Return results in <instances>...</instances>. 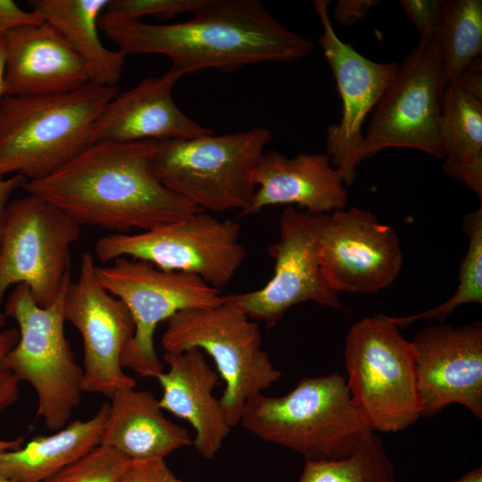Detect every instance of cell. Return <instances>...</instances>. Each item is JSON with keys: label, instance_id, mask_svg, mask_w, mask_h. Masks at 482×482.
I'll return each mask as SVG.
<instances>
[{"label": "cell", "instance_id": "6da1fadb", "mask_svg": "<svg viewBox=\"0 0 482 482\" xmlns=\"http://www.w3.org/2000/svg\"><path fill=\"white\" fill-rule=\"evenodd\" d=\"M157 141L98 142L23 189L58 207L79 226L127 234L199 210L165 187L152 169Z\"/></svg>", "mask_w": 482, "mask_h": 482}, {"label": "cell", "instance_id": "7a4b0ae2", "mask_svg": "<svg viewBox=\"0 0 482 482\" xmlns=\"http://www.w3.org/2000/svg\"><path fill=\"white\" fill-rule=\"evenodd\" d=\"M103 31L126 55L169 57L181 77L205 69L231 72L266 62H293L313 50L311 39L278 22L258 0H204L187 21H135Z\"/></svg>", "mask_w": 482, "mask_h": 482}, {"label": "cell", "instance_id": "3957f363", "mask_svg": "<svg viewBox=\"0 0 482 482\" xmlns=\"http://www.w3.org/2000/svg\"><path fill=\"white\" fill-rule=\"evenodd\" d=\"M117 87L88 82L50 95L0 99V173L28 181L54 174L95 144L93 128Z\"/></svg>", "mask_w": 482, "mask_h": 482}, {"label": "cell", "instance_id": "277c9868", "mask_svg": "<svg viewBox=\"0 0 482 482\" xmlns=\"http://www.w3.org/2000/svg\"><path fill=\"white\" fill-rule=\"evenodd\" d=\"M239 424L305 461L345 457L374 432L353 404L346 378L337 372L303 378L282 396L254 395L246 402Z\"/></svg>", "mask_w": 482, "mask_h": 482}, {"label": "cell", "instance_id": "5b68a950", "mask_svg": "<svg viewBox=\"0 0 482 482\" xmlns=\"http://www.w3.org/2000/svg\"><path fill=\"white\" fill-rule=\"evenodd\" d=\"M271 138L270 129L258 127L157 141L152 169L165 187L199 211L243 213L253 201L254 170Z\"/></svg>", "mask_w": 482, "mask_h": 482}, {"label": "cell", "instance_id": "8992f818", "mask_svg": "<svg viewBox=\"0 0 482 482\" xmlns=\"http://www.w3.org/2000/svg\"><path fill=\"white\" fill-rule=\"evenodd\" d=\"M344 353L352 401L373 431L398 432L421 417L415 349L389 316L355 321Z\"/></svg>", "mask_w": 482, "mask_h": 482}, {"label": "cell", "instance_id": "52a82bcc", "mask_svg": "<svg viewBox=\"0 0 482 482\" xmlns=\"http://www.w3.org/2000/svg\"><path fill=\"white\" fill-rule=\"evenodd\" d=\"M166 322L161 338L165 353L197 348L213 359L225 382L220 402L231 428L239 424L246 402L280 378L262 347L258 323L235 305L187 309Z\"/></svg>", "mask_w": 482, "mask_h": 482}, {"label": "cell", "instance_id": "ba28073f", "mask_svg": "<svg viewBox=\"0 0 482 482\" xmlns=\"http://www.w3.org/2000/svg\"><path fill=\"white\" fill-rule=\"evenodd\" d=\"M66 287L53 304L40 307L29 287L18 284L4 312L17 322L20 333L6 356V366L20 382L33 386L37 396V416L54 431L67 424L84 393L83 369L76 362L64 334Z\"/></svg>", "mask_w": 482, "mask_h": 482}, {"label": "cell", "instance_id": "9c48e42d", "mask_svg": "<svg viewBox=\"0 0 482 482\" xmlns=\"http://www.w3.org/2000/svg\"><path fill=\"white\" fill-rule=\"evenodd\" d=\"M240 232L239 223L198 211L139 233H109L97 240L95 253L104 263L130 257L164 270L195 275L220 290L247 256Z\"/></svg>", "mask_w": 482, "mask_h": 482}, {"label": "cell", "instance_id": "30bf717a", "mask_svg": "<svg viewBox=\"0 0 482 482\" xmlns=\"http://www.w3.org/2000/svg\"><path fill=\"white\" fill-rule=\"evenodd\" d=\"M81 226L46 200L28 194L9 203L0 243V307L12 285L25 284L48 307L71 281V247Z\"/></svg>", "mask_w": 482, "mask_h": 482}, {"label": "cell", "instance_id": "8fae6325", "mask_svg": "<svg viewBox=\"0 0 482 482\" xmlns=\"http://www.w3.org/2000/svg\"><path fill=\"white\" fill-rule=\"evenodd\" d=\"M96 276L132 315L135 334L121 365L144 378H157L164 371L154 345L159 323L183 310L214 307L222 303L220 290L202 278L164 270L142 260L117 258L111 265L96 266Z\"/></svg>", "mask_w": 482, "mask_h": 482}, {"label": "cell", "instance_id": "7c38bea8", "mask_svg": "<svg viewBox=\"0 0 482 482\" xmlns=\"http://www.w3.org/2000/svg\"><path fill=\"white\" fill-rule=\"evenodd\" d=\"M445 86L438 37H420L375 107L356 164L391 147L444 159L439 125Z\"/></svg>", "mask_w": 482, "mask_h": 482}, {"label": "cell", "instance_id": "4fadbf2b", "mask_svg": "<svg viewBox=\"0 0 482 482\" xmlns=\"http://www.w3.org/2000/svg\"><path fill=\"white\" fill-rule=\"evenodd\" d=\"M321 216L287 207L280 217L278 240L268 247L274 261L270 279L259 289L222 295V302L237 306L253 320L263 321L269 328L291 307L303 302L344 311L319 259Z\"/></svg>", "mask_w": 482, "mask_h": 482}, {"label": "cell", "instance_id": "5bb4252c", "mask_svg": "<svg viewBox=\"0 0 482 482\" xmlns=\"http://www.w3.org/2000/svg\"><path fill=\"white\" fill-rule=\"evenodd\" d=\"M96 267L93 254L84 253L79 278L71 281L64 292L63 316L83 340V392L110 398L118 390L136 387V380L121 365L135 323L125 303L99 283Z\"/></svg>", "mask_w": 482, "mask_h": 482}, {"label": "cell", "instance_id": "9a60e30c", "mask_svg": "<svg viewBox=\"0 0 482 482\" xmlns=\"http://www.w3.org/2000/svg\"><path fill=\"white\" fill-rule=\"evenodd\" d=\"M318 253L323 275L337 293L385 289L397 278L403 262L396 231L357 207L321 216Z\"/></svg>", "mask_w": 482, "mask_h": 482}, {"label": "cell", "instance_id": "2e32d148", "mask_svg": "<svg viewBox=\"0 0 482 482\" xmlns=\"http://www.w3.org/2000/svg\"><path fill=\"white\" fill-rule=\"evenodd\" d=\"M328 3L314 0L313 7L322 27L319 44L337 81L343 107L340 122L327 129L326 154L349 186L357 176L356 154L363 140L364 120L392 84L399 63L371 61L342 41L332 26Z\"/></svg>", "mask_w": 482, "mask_h": 482}, {"label": "cell", "instance_id": "e0dca14e", "mask_svg": "<svg viewBox=\"0 0 482 482\" xmlns=\"http://www.w3.org/2000/svg\"><path fill=\"white\" fill-rule=\"evenodd\" d=\"M411 342L421 416L432 417L450 404L459 403L481 420V321L428 327Z\"/></svg>", "mask_w": 482, "mask_h": 482}, {"label": "cell", "instance_id": "ac0fdd59", "mask_svg": "<svg viewBox=\"0 0 482 482\" xmlns=\"http://www.w3.org/2000/svg\"><path fill=\"white\" fill-rule=\"evenodd\" d=\"M181 78L170 69L119 93L104 108L93 128L95 143L170 140L199 137L213 131L186 115L172 89Z\"/></svg>", "mask_w": 482, "mask_h": 482}, {"label": "cell", "instance_id": "d6986e66", "mask_svg": "<svg viewBox=\"0 0 482 482\" xmlns=\"http://www.w3.org/2000/svg\"><path fill=\"white\" fill-rule=\"evenodd\" d=\"M2 40L4 96L66 93L90 82L83 61L47 22L15 28Z\"/></svg>", "mask_w": 482, "mask_h": 482}, {"label": "cell", "instance_id": "ffe728a7", "mask_svg": "<svg viewBox=\"0 0 482 482\" xmlns=\"http://www.w3.org/2000/svg\"><path fill=\"white\" fill-rule=\"evenodd\" d=\"M256 186L253 201L242 214L259 212L268 206L297 205L315 214H328L345 209L348 195L340 170L327 154L300 153L287 157L266 150L253 173Z\"/></svg>", "mask_w": 482, "mask_h": 482}, {"label": "cell", "instance_id": "44dd1931", "mask_svg": "<svg viewBox=\"0 0 482 482\" xmlns=\"http://www.w3.org/2000/svg\"><path fill=\"white\" fill-rule=\"evenodd\" d=\"M163 359L169 370L156 378L162 389L160 406L193 427V445L203 458L212 460L232 429L220 399L213 396L220 376L197 348L165 353Z\"/></svg>", "mask_w": 482, "mask_h": 482}, {"label": "cell", "instance_id": "7402d4cb", "mask_svg": "<svg viewBox=\"0 0 482 482\" xmlns=\"http://www.w3.org/2000/svg\"><path fill=\"white\" fill-rule=\"evenodd\" d=\"M110 399L100 445L131 461L164 459L193 445L188 430L168 420L149 391L124 388Z\"/></svg>", "mask_w": 482, "mask_h": 482}, {"label": "cell", "instance_id": "603a6c76", "mask_svg": "<svg viewBox=\"0 0 482 482\" xmlns=\"http://www.w3.org/2000/svg\"><path fill=\"white\" fill-rule=\"evenodd\" d=\"M104 403L91 418L76 420L23 447L0 453V476L12 482H43L100 445L108 417Z\"/></svg>", "mask_w": 482, "mask_h": 482}, {"label": "cell", "instance_id": "cb8c5ba5", "mask_svg": "<svg viewBox=\"0 0 482 482\" xmlns=\"http://www.w3.org/2000/svg\"><path fill=\"white\" fill-rule=\"evenodd\" d=\"M109 0H29L31 10L52 25L83 61L90 81L116 87L126 54L106 48L98 33L99 17Z\"/></svg>", "mask_w": 482, "mask_h": 482}, {"label": "cell", "instance_id": "d4e9b609", "mask_svg": "<svg viewBox=\"0 0 482 482\" xmlns=\"http://www.w3.org/2000/svg\"><path fill=\"white\" fill-rule=\"evenodd\" d=\"M443 169L482 199V99L453 82L444 91L439 125Z\"/></svg>", "mask_w": 482, "mask_h": 482}, {"label": "cell", "instance_id": "484cf974", "mask_svg": "<svg viewBox=\"0 0 482 482\" xmlns=\"http://www.w3.org/2000/svg\"><path fill=\"white\" fill-rule=\"evenodd\" d=\"M438 39L448 84L481 56L482 1H445Z\"/></svg>", "mask_w": 482, "mask_h": 482}, {"label": "cell", "instance_id": "4316f807", "mask_svg": "<svg viewBox=\"0 0 482 482\" xmlns=\"http://www.w3.org/2000/svg\"><path fill=\"white\" fill-rule=\"evenodd\" d=\"M297 482L396 481L394 465L381 438L371 432L345 457L330 461H305Z\"/></svg>", "mask_w": 482, "mask_h": 482}, {"label": "cell", "instance_id": "83f0119b", "mask_svg": "<svg viewBox=\"0 0 482 482\" xmlns=\"http://www.w3.org/2000/svg\"><path fill=\"white\" fill-rule=\"evenodd\" d=\"M462 230L468 237L466 254L458 273L459 285L454 294L443 303L428 311L403 317L389 316L399 328H405L419 320H436L443 322L459 306L482 303V206L465 214Z\"/></svg>", "mask_w": 482, "mask_h": 482}, {"label": "cell", "instance_id": "f1b7e54d", "mask_svg": "<svg viewBox=\"0 0 482 482\" xmlns=\"http://www.w3.org/2000/svg\"><path fill=\"white\" fill-rule=\"evenodd\" d=\"M204 0H109L102 12L98 25L101 30L141 17L167 20L182 13H194Z\"/></svg>", "mask_w": 482, "mask_h": 482}, {"label": "cell", "instance_id": "f546056e", "mask_svg": "<svg viewBox=\"0 0 482 482\" xmlns=\"http://www.w3.org/2000/svg\"><path fill=\"white\" fill-rule=\"evenodd\" d=\"M129 460L99 445L43 482H118Z\"/></svg>", "mask_w": 482, "mask_h": 482}, {"label": "cell", "instance_id": "4dcf8cb0", "mask_svg": "<svg viewBox=\"0 0 482 482\" xmlns=\"http://www.w3.org/2000/svg\"><path fill=\"white\" fill-rule=\"evenodd\" d=\"M399 4L421 38L438 37L445 14V0H401Z\"/></svg>", "mask_w": 482, "mask_h": 482}, {"label": "cell", "instance_id": "1f68e13d", "mask_svg": "<svg viewBox=\"0 0 482 482\" xmlns=\"http://www.w3.org/2000/svg\"><path fill=\"white\" fill-rule=\"evenodd\" d=\"M16 328L0 330V412L14 404L19 397L20 380L6 366L5 359L19 340Z\"/></svg>", "mask_w": 482, "mask_h": 482}, {"label": "cell", "instance_id": "d6a6232c", "mask_svg": "<svg viewBox=\"0 0 482 482\" xmlns=\"http://www.w3.org/2000/svg\"><path fill=\"white\" fill-rule=\"evenodd\" d=\"M118 482H183L164 459L131 461L125 464Z\"/></svg>", "mask_w": 482, "mask_h": 482}, {"label": "cell", "instance_id": "836d02e7", "mask_svg": "<svg viewBox=\"0 0 482 482\" xmlns=\"http://www.w3.org/2000/svg\"><path fill=\"white\" fill-rule=\"evenodd\" d=\"M44 22L33 10L26 11L12 0H0V38L9 30Z\"/></svg>", "mask_w": 482, "mask_h": 482}, {"label": "cell", "instance_id": "e575fe53", "mask_svg": "<svg viewBox=\"0 0 482 482\" xmlns=\"http://www.w3.org/2000/svg\"><path fill=\"white\" fill-rule=\"evenodd\" d=\"M378 0H339L334 10L335 20L343 26H351L365 17Z\"/></svg>", "mask_w": 482, "mask_h": 482}, {"label": "cell", "instance_id": "d590c367", "mask_svg": "<svg viewBox=\"0 0 482 482\" xmlns=\"http://www.w3.org/2000/svg\"><path fill=\"white\" fill-rule=\"evenodd\" d=\"M453 82L464 91L482 99L481 58L474 60Z\"/></svg>", "mask_w": 482, "mask_h": 482}, {"label": "cell", "instance_id": "8d00e7d4", "mask_svg": "<svg viewBox=\"0 0 482 482\" xmlns=\"http://www.w3.org/2000/svg\"><path fill=\"white\" fill-rule=\"evenodd\" d=\"M27 181L26 178L19 174L4 178V176L0 173V223H3L4 221L11 195L17 189L21 187L23 188Z\"/></svg>", "mask_w": 482, "mask_h": 482}, {"label": "cell", "instance_id": "74e56055", "mask_svg": "<svg viewBox=\"0 0 482 482\" xmlns=\"http://www.w3.org/2000/svg\"><path fill=\"white\" fill-rule=\"evenodd\" d=\"M453 482H482V468L473 469Z\"/></svg>", "mask_w": 482, "mask_h": 482}, {"label": "cell", "instance_id": "f35d334b", "mask_svg": "<svg viewBox=\"0 0 482 482\" xmlns=\"http://www.w3.org/2000/svg\"><path fill=\"white\" fill-rule=\"evenodd\" d=\"M23 443L24 439L22 437L12 440L0 439V453L18 449L22 446Z\"/></svg>", "mask_w": 482, "mask_h": 482}, {"label": "cell", "instance_id": "ab89813d", "mask_svg": "<svg viewBox=\"0 0 482 482\" xmlns=\"http://www.w3.org/2000/svg\"><path fill=\"white\" fill-rule=\"evenodd\" d=\"M4 50L2 38H0V99L4 96Z\"/></svg>", "mask_w": 482, "mask_h": 482}, {"label": "cell", "instance_id": "60d3db41", "mask_svg": "<svg viewBox=\"0 0 482 482\" xmlns=\"http://www.w3.org/2000/svg\"><path fill=\"white\" fill-rule=\"evenodd\" d=\"M6 316L0 311V328L5 324Z\"/></svg>", "mask_w": 482, "mask_h": 482}, {"label": "cell", "instance_id": "b9f144b4", "mask_svg": "<svg viewBox=\"0 0 482 482\" xmlns=\"http://www.w3.org/2000/svg\"><path fill=\"white\" fill-rule=\"evenodd\" d=\"M0 482H12L7 478H4V477L0 476Z\"/></svg>", "mask_w": 482, "mask_h": 482}, {"label": "cell", "instance_id": "7bdbcfd3", "mask_svg": "<svg viewBox=\"0 0 482 482\" xmlns=\"http://www.w3.org/2000/svg\"><path fill=\"white\" fill-rule=\"evenodd\" d=\"M2 230H3V223H0V243H1Z\"/></svg>", "mask_w": 482, "mask_h": 482}]
</instances>
